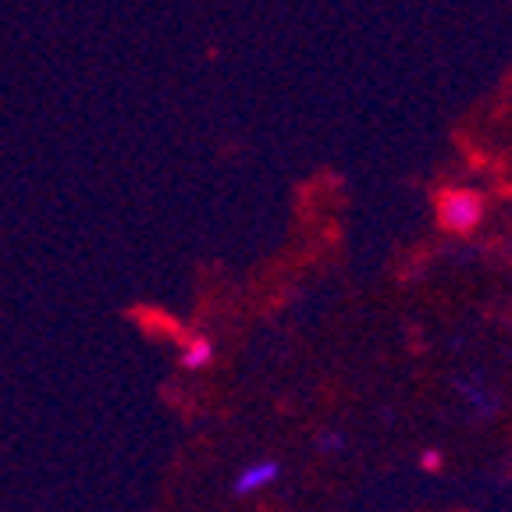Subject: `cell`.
<instances>
[{"label": "cell", "instance_id": "6da1fadb", "mask_svg": "<svg viewBox=\"0 0 512 512\" xmlns=\"http://www.w3.org/2000/svg\"><path fill=\"white\" fill-rule=\"evenodd\" d=\"M441 224H445L448 232H473L480 224V217H484V200H480L473 189H448L445 196H441Z\"/></svg>", "mask_w": 512, "mask_h": 512}, {"label": "cell", "instance_id": "7a4b0ae2", "mask_svg": "<svg viewBox=\"0 0 512 512\" xmlns=\"http://www.w3.org/2000/svg\"><path fill=\"white\" fill-rule=\"evenodd\" d=\"M281 477V463L278 459H256V463H249L246 470H239V477H235V495H256V491H267L274 484V480Z\"/></svg>", "mask_w": 512, "mask_h": 512}, {"label": "cell", "instance_id": "3957f363", "mask_svg": "<svg viewBox=\"0 0 512 512\" xmlns=\"http://www.w3.org/2000/svg\"><path fill=\"white\" fill-rule=\"evenodd\" d=\"M459 392H463V399L470 402V409L477 416H495L498 413V399L491 388H484L480 381H470V377H459Z\"/></svg>", "mask_w": 512, "mask_h": 512}, {"label": "cell", "instance_id": "277c9868", "mask_svg": "<svg viewBox=\"0 0 512 512\" xmlns=\"http://www.w3.org/2000/svg\"><path fill=\"white\" fill-rule=\"evenodd\" d=\"M178 360H182L185 370H203V367H210V363H214V342H210V338H203V335L185 338L182 352H178Z\"/></svg>", "mask_w": 512, "mask_h": 512}, {"label": "cell", "instance_id": "5b68a950", "mask_svg": "<svg viewBox=\"0 0 512 512\" xmlns=\"http://www.w3.org/2000/svg\"><path fill=\"white\" fill-rule=\"evenodd\" d=\"M317 448H320V452H342V448H345V434L342 431H324L317 438Z\"/></svg>", "mask_w": 512, "mask_h": 512}, {"label": "cell", "instance_id": "8992f818", "mask_svg": "<svg viewBox=\"0 0 512 512\" xmlns=\"http://www.w3.org/2000/svg\"><path fill=\"white\" fill-rule=\"evenodd\" d=\"M420 466H424V470H441V452H438V448H427L424 456H420Z\"/></svg>", "mask_w": 512, "mask_h": 512}]
</instances>
